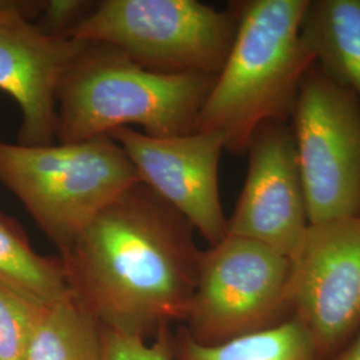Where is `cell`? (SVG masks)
Masks as SVG:
<instances>
[{
	"instance_id": "obj_1",
	"label": "cell",
	"mask_w": 360,
	"mask_h": 360,
	"mask_svg": "<svg viewBox=\"0 0 360 360\" xmlns=\"http://www.w3.org/2000/svg\"><path fill=\"white\" fill-rule=\"evenodd\" d=\"M193 231L139 181L60 252L70 291L102 328L154 338L186 322L202 254Z\"/></svg>"
},
{
	"instance_id": "obj_2",
	"label": "cell",
	"mask_w": 360,
	"mask_h": 360,
	"mask_svg": "<svg viewBox=\"0 0 360 360\" xmlns=\"http://www.w3.org/2000/svg\"><path fill=\"white\" fill-rule=\"evenodd\" d=\"M309 0L238 1L231 51L207 96L195 131L219 134L224 150L247 153L262 124L287 122L315 58L302 37Z\"/></svg>"
},
{
	"instance_id": "obj_3",
	"label": "cell",
	"mask_w": 360,
	"mask_h": 360,
	"mask_svg": "<svg viewBox=\"0 0 360 360\" xmlns=\"http://www.w3.org/2000/svg\"><path fill=\"white\" fill-rule=\"evenodd\" d=\"M215 77L155 72L112 46L86 41L56 91L55 136L84 142L129 126L155 138L191 134Z\"/></svg>"
},
{
	"instance_id": "obj_4",
	"label": "cell",
	"mask_w": 360,
	"mask_h": 360,
	"mask_svg": "<svg viewBox=\"0 0 360 360\" xmlns=\"http://www.w3.org/2000/svg\"><path fill=\"white\" fill-rule=\"evenodd\" d=\"M139 181L129 156L110 136L41 146L0 141V184L60 252Z\"/></svg>"
},
{
	"instance_id": "obj_5",
	"label": "cell",
	"mask_w": 360,
	"mask_h": 360,
	"mask_svg": "<svg viewBox=\"0 0 360 360\" xmlns=\"http://www.w3.org/2000/svg\"><path fill=\"white\" fill-rule=\"evenodd\" d=\"M238 15L196 0H103L70 38L112 46L162 74L217 77L231 51Z\"/></svg>"
},
{
	"instance_id": "obj_6",
	"label": "cell",
	"mask_w": 360,
	"mask_h": 360,
	"mask_svg": "<svg viewBox=\"0 0 360 360\" xmlns=\"http://www.w3.org/2000/svg\"><path fill=\"white\" fill-rule=\"evenodd\" d=\"M291 117L309 226L360 217L359 99L315 63Z\"/></svg>"
},
{
	"instance_id": "obj_7",
	"label": "cell",
	"mask_w": 360,
	"mask_h": 360,
	"mask_svg": "<svg viewBox=\"0 0 360 360\" xmlns=\"http://www.w3.org/2000/svg\"><path fill=\"white\" fill-rule=\"evenodd\" d=\"M290 259L267 245L227 235L202 251L184 331L219 346L283 322Z\"/></svg>"
},
{
	"instance_id": "obj_8",
	"label": "cell",
	"mask_w": 360,
	"mask_h": 360,
	"mask_svg": "<svg viewBox=\"0 0 360 360\" xmlns=\"http://www.w3.org/2000/svg\"><path fill=\"white\" fill-rule=\"evenodd\" d=\"M287 309L324 356L360 327V217L309 226L290 257Z\"/></svg>"
},
{
	"instance_id": "obj_9",
	"label": "cell",
	"mask_w": 360,
	"mask_h": 360,
	"mask_svg": "<svg viewBox=\"0 0 360 360\" xmlns=\"http://www.w3.org/2000/svg\"><path fill=\"white\" fill-rule=\"evenodd\" d=\"M129 156L150 190L176 210L211 245L227 236L229 219L219 193L223 138L208 131L155 138L138 129H117L108 135Z\"/></svg>"
},
{
	"instance_id": "obj_10",
	"label": "cell",
	"mask_w": 360,
	"mask_h": 360,
	"mask_svg": "<svg viewBox=\"0 0 360 360\" xmlns=\"http://www.w3.org/2000/svg\"><path fill=\"white\" fill-rule=\"evenodd\" d=\"M39 1H0V91L19 105V142L51 144L56 91L86 41L52 37L35 23Z\"/></svg>"
},
{
	"instance_id": "obj_11",
	"label": "cell",
	"mask_w": 360,
	"mask_h": 360,
	"mask_svg": "<svg viewBox=\"0 0 360 360\" xmlns=\"http://www.w3.org/2000/svg\"><path fill=\"white\" fill-rule=\"evenodd\" d=\"M247 154L245 186L229 219L227 235L255 240L290 259L309 226L291 126L262 124Z\"/></svg>"
},
{
	"instance_id": "obj_12",
	"label": "cell",
	"mask_w": 360,
	"mask_h": 360,
	"mask_svg": "<svg viewBox=\"0 0 360 360\" xmlns=\"http://www.w3.org/2000/svg\"><path fill=\"white\" fill-rule=\"evenodd\" d=\"M302 37L315 63L360 102V0H309Z\"/></svg>"
},
{
	"instance_id": "obj_13",
	"label": "cell",
	"mask_w": 360,
	"mask_h": 360,
	"mask_svg": "<svg viewBox=\"0 0 360 360\" xmlns=\"http://www.w3.org/2000/svg\"><path fill=\"white\" fill-rule=\"evenodd\" d=\"M0 284L43 306L71 294L62 259L38 254L25 232L1 212Z\"/></svg>"
},
{
	"instance_id": "obj_14",
	"label": "cell",
	"mask_w": 360,
	"mask_h": 360,
	"mask_svg": "<svg viewBox=\"0 0 360 360\" xmlns=\"http://www.w3.org/2000/svg\"><path fill=\"white\" fill-rule=\"evenodd\" d=\"M25 360H103L102 327L71 292L44 307Z\"/></svg>"
},
{
	"instance_id": "obj_15",
	"label": "cell",
	"mask_w": 360,
	"mask_h": 360,
	"mask_svg": "<svg viewBox=\"0 0 360 360\" xmlns=\"http://www.w3.org/2000/svg\"><path fill=\"white\" fill-rule=\"evenodd\" d=\"M174 360H328L306 328L296 321H283L262 333L219 346H200L186 333L174 339Z\"/></svg>"
},
{
	"instance_id": "obj_16",
	"label": "cell",
	"mask_w": 360,
	"mask_h": 360,
	"mask_svg": "<svg viewBox=\"0 0 360 360\" xmlns=\"http://www.w3.org/2000/svg\"><path fill=\"white\" fill-rule=\"evenodd\" d=\"M46 306L0 284V360H25Z\"/></svg>"
},
{
	"instance_id": "obj_17",
	"label": "cell",
	"mask_w": 360,
	"mask_h": 360,
	"mask_svg": "<svg viewBox=\"0 0 360 360\" xmlns=\"http://www.w3.org/2000/svg\"><path fill=\"white\" fill-rule=\"evenodd\" d=\"M103 360H174V338L165 328L154 338L122 334L102 328Z\"/></svg>"
},
{
	"instance_id": "obj_18",
	"label": "cell",
	"mask_w": 360,
	"mask_h": 360,
	"mask_svg": "<svg viewBox=\"0 0 360 360\" xmlns=\"http://www.w3.org/2000/svg\"><path fill=\"white\" fill-rule=\"evenodd\" d=\"M95 3L84 0L39 1L35 23L52 37L70 38L72 30L90 13Z\"/></svg>"
},
{
	"instance_id": "obj_19",
	"label": "cell",
	"mask_w": 360,
	"mask_h": 360,
	"mask_svg": "<svg viewBox=\"0 0 360 360\" xmlns=\"http://www.w3.org/2000/svg\"><path fill=\"white\" fill-rule=\"evenodd\" d=\"M340 360H360V336L352 343V346L343 354Z\"/></svg>"
}]
</instances>
